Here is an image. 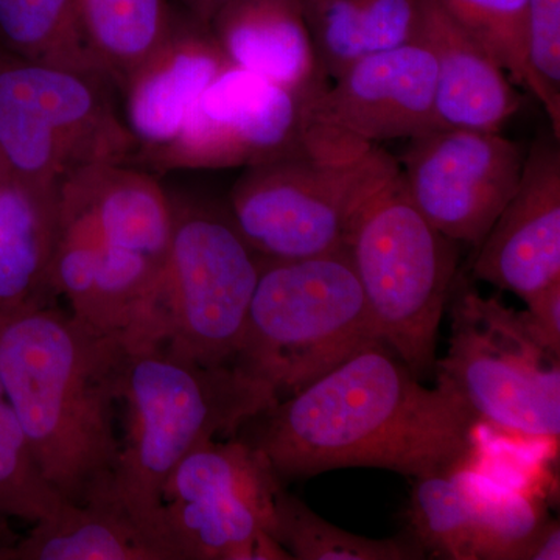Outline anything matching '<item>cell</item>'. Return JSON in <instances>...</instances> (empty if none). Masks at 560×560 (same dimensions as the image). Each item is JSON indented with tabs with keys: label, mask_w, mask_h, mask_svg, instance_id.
Segmentation results:
<instances>
[{
	"label": "cell",
	"mask_w": 560,
	"mask_h": 560,
	"mask_svg": "<svg viewBox=\"0 0 560 560\" xmlns=\"http://www.w3.org/2000/svg\"><path fill=\"white\" fill-rule=\"evenodd\" d=\"M474 420L463 401L441 386L425 388L377 341L242 429L280 481L348 467L420 478L467 455Z\"/></svg>",
	"instance_id": "1"
},
{
	"label": "cell",
	"mask_w": 560,
	"mask_h": 560,
	"mask_svg": "<svg viewBox=\"0 0 560 560\" xmlns=\"http://www.w3.org/2000/svg\"><path fill=\"white\" fill-rule=\"evenodd\" d=\"M128 342L51 304L0 315V382L44 480L66 503L108 495Z\"/></svg>",
	"instance_id": "2"
},
{
	"label": "cell",
	"mask_w": 560,
	"mask_h": 560,
	"mask_svg": "<svg viewBox=\"0 0 560 560\" xmlns=\"http://www.w3.org/2000/svg\"><path fill=\"white\" fill-rule=\"evenodd\" d=\"M278 400L270 383L235 364H201L156 342H128L120 397L127 431L103 500L143 521L167 523L162 490L180 460Z\"/></svg>",
	"instance_id": "3"
},
{
	"label": "cell",
	"mask_w": 560,
	"mask_h": 560,
	"mask_svg": "<svg viewBox=\"0 0 560 560\" xmlns=\"http://www.w3.org/2000/svg\"><path fill=\"white\" fill-rule=\"evenodd\" d=\"M397 172L381 145L305 128L296 149L245 167L228 209L264 259L323 256L345 249L357 213Z\"/></svg>",
	"instance_id": "4"
},
{
	"label": "cell",
	"mask_w": 560,
	"mask_h": 560,
	"mask_svg": "<svg viewBox=\"0 0 560 560\" xmlns=\"http://www.w3.org/2000/svg\"><path fill=\"white\" fill-rule=\"evenodd\" d=\"M381 341L363 289L340 249L307 259L260 257L235 366L293 396Z\"/></svg>",
	"instance_id": "5"
},
{
	"label": "cell",
	"mask_w": 560,
	"mask_h": 560,
	"mask_svg": "<svg viewBox=\"0 0 560 560\" xmlns=\"http://www.w3.org/2000/svg\"><path fill=\"white\" fill-rule=\"evenodd\" d=\"M117 92L98 70L28 61L0 49V160L57 197L86 168L135 164L138 143Z\"/></svg>",
	"instance_id": "6"
},
{
	"label": "cell",
	"mask_w": 560,
	"mask_h": 560,
	"mask_svg": "<svg viewBox=\"0 0 560 560\" xmlns=\"http://www.w3.org/2000/svg\"><path fill=\"white\" fill-rule=\"evenodd\" d=\"M345 248L378 340L419 381L427 377L436 364L438 331L455 287L458 248L412 205L400 167L357 213Z\"/></svg>",
	"instance_id": "7"
},
{
	"label": "cell",
	"mask_w": 560,
	"mask_h": 560,
	"mask_svg": "<svg viewBox=\"0 0 560 560\" xmlns=\"http://www.w3.org/2000/svg\"><path fill=\"white\" fill-rule=\"evenodd\" d=\"M171 248L145 327L128 341L156 342L201 364H232L245 331L260 256L230 209L175 201Z\"/></svg>",
	"instance_id": "8"
},
{
	"label": "cell",
	"mask_w": 560,
	"mask_h": 560,
	"mask_svg": "<svg viewBox=\"0 0 560 560\" xmlns=\"http://www.w3.org/2000/svg\"><path fill=\"white\" fill-rule=\"evenodd\" d=\"M438 385L463 401L474 419L530 438L560 433V353L539 337L528 313L463 287L452 305Z\"/></svg>",
	"instance_id": "9"
},
{
	"label": "cell",
	"mask_w": 560,
	"mask_h": 560,
	"mask_svg": "<svg viewBox=\"0 0 560 560\" xmlns=\"http://www.w3.org/2000/svg\"><path fill=\"white\" fill-rule=\"evenodd\" d=\"M282 481L243 440L205 442L162 490V510L184 560H291L278 540Z\"/></svg>",
	"instance_id": "10"
},
{
	"label": "cell",
	"mask_w": 560,
	"mask_h": 560,
	"mask_svg": "<svg viewBox=\"0 0 560 560\" xmlns=\"http://www.w3.org/2000/svg\"><path fill=\"white\" fill-rule=\"evenodd\" d=\"M525 158L500 131L438 128L410 139L400 178L441 234L477 249L517 189Z\"/></svg>",
	"instance_id": "11"
},
{
	"label": "cell",
	"mask_w": 560,
	"mask_h": 560,
	"mask_svg": "<svg viewBox=\"0 0 560 560\" xmlns=\"http://www.w3.org/2000/svg\"><path fill=\"white\" fill-rule=\"evenodd\" d=\"M308 97L228 66L191 106L176 138L142 162L168 172L249 167L275 160L304 138Z\"/></svg>",
	"instance_id": "12"
},
{
	"label": "cell",
	"mask_w": 560,
	"mask_h": 560,
	"mask_svg": "<svg viewBox=\"0 0 560 560\" xmlns=\"http://www.w3.org/2000/svg\"><path fill=\"white\" fill-rule=\"evenodd\" d=\"M436 65L423 40L353 62L307 98L305 128L378 145L436 130Z\"/></svg>",
	"instance_id": "13"
},
{
	"label": "cell",
	"mask_w": 560,
	"mask_h": 560,
	"mask_svg": "<svg viewBox=\"0 0 560 560\" xmlns=\"http://www.w3.org/2000/svg\"><path fill=\"white\" fill-rule=\"evenodd\" d=\"M471 261L475 278L523 301L560 280L559 139L526 151L521 183Z\"/></svg>",
	"instance_id": "14"
},
{
	"label": "cell",
	"mask_w": 560,
	"mask_h": 560,
	"mask_svg": "<svg viewBox=\"0 0 560 560\" xmlns=\"http://www.w3.org/2000/svg\"><path fill=\"white\" fill-rule=\"evenodd\" d=\"M175 206L160 180L132 164H102L69 179L60 190V224L103 249L165 265Z\"/></svg>",
	"instance_id": "15"
},
{
	"label": "cell",
	"mask_w": 560,
	"mask_h": 560,
	"mask_svg": "<svg viewBox=\"0 0 560 560\" xmlns=\"http://www.w3.org/2000/svg\"><path fill=\"white\" fill-rule=\"evenodd\" d=\"M228 66L208 25L176 13L171 35L119 91L125 124L138 143L135 164L176 138L191 106Z\"/></svg>",
	"instance_id": "16"
},
{
	"label": "cell",
	"mask_w": 560,
	"mask_h": 560,
	"mask_svg": "<svg viewBox=\"0 0 560 560\" xmlns=\"http://www.w3.org/2000/svg\"><path fill=\"white\" fill-rule=\"evenodd\" d=\"M420 40L436 65V130L501 131L518 113L522 95L506 70L438 0H423Z\"/></svg>",
	"instance_id": "17"
},
{
	"label": "cell",
	"mask_w": 560,
	"mask_h": 560,
	"mask_svg": "<svg viewBox=\"0 0 560 560\" xmlns=\"http://www.w3.org/2000/svg\"><path fill=\"white\" fill-rule=\"evenodd\" d=\"M7 560H184L167 523L139 518L130 511L97 500L62 501L50 517L33 523L14 541Z\"/></svg>",
	"instance_id": "18"
},
{
	"label": "cell",
	"mask_w": 560,
	"mask_h": 560,
	"mask_svg": "<svg viewBox=\"0 0 560 560\" xmlns=\"http://www.w3.org/2000/svg\"><path fill=\"white\" fill-rule=\"evenodd\" d=\"M235 68L313 95L329 84L320 72L301 0H237L209 24Z\"/></svg>",
	"instance_id": "19"
},
{
	"label": "cell",
	"mask_w": 560,
	"mask_h": 560,
	"mask_svg": "<svg viewBox=\"0 0 560 560\" xmlns=\"http://www.w3.org/2000/svg\"><path fill=\"white\" fill-rule=\"evenodd\" d=\"M60 197L36 189L0 160V315L51 304Z\"/></svg>",
	"instance_id": "20"
},
{
	"label": "cell",
	"mask_w": 560,
	"mask_h": 560,
	"mask_svg": "<svg viewBox=\"0 0 560 560\" xmlns=\"http://www.w3.org/2000/svg\"><path fill=\"white\" fill-rule=\"evenodd\" d=\"M320 72L340 77L353 62L420 39L423 0H301Z\"/></svg>",
	"instance_id": "21"
},
{
	"label": "cell",
	"mask_w": 560,
	"mask_h": 560,
	"mask_svg": "<svg viewBox=\"0 0 560 560\" xmlns=\"http://www.w3.org/2000/svg\"><path fill=\"white\" fill-rule=\"evenodd\" d=\"M84 46L92 61L124 86L167 36L176 10L171 0H77Z\"/></svg>",
	"instance_id": "22"
},
{
	"label": "cell",
	"mask_w": 560,
	"mask_h": 560,
	"mask_svg": "<svg viewBox=\"0 0 560 560\" xmlns=\"http://www.w3.org/2000/svg\"><path fill=\"white\" fill-rule=\"evenodd\" d=\"M0 49L28 61L102 72L84 46L77 0H0Z\"/></svg>",
	"instance_id": "23"
},
{
	"label": "cell",
	"mask_w": 560,
	"mask_h": 560,
	"mask_svg": "<svg viewBox=\"0 0 560 560\" xmlns=\"http://www.w3.org/2000/svg\"><path fill=\"white\" fill-rule=\"evenodd\" d=\"M471 504L474 560H528L548 522L529 493L501 486L475 471H460Z\"/></svg>",
	"instance_id": "24"
},
{
	"label": "cell",
	"mask_w": 560,
	"mask_h": 560,
	"mask_svg": "<svg viewBox=\"0 0 560 560\" xmlns=\"http://www.w3.org/2000/svg\"><path fill=\"white\" fill-rule=\"evenodd\" d=\"M275 539L296 560H418L425 558L415 536L370 539L338 528L298 497L280 490Z\"/></svg>",
	"instance_id": "25"
},
{
	"label": "cell",
	"mask_w": 560,
	"mask_h": 560,
	"mask_svg": "<svg viewBox=\"0 0 560 560\" xmlns=\"http://www.w3.org/2000/svg\"><path fill=\"white\" fill-rule=\"evenodd\" d=\"M412 536L423 551L452 560H474L471 504L460 471L416 478L411 490Z\"/></svg>",
	"instance_id": "26"
},
{
	"label": "cell",
	"mask_w": 560,
	"mask_h": 560,
	"mask_svg": "<svg viewBox=\"0 0 560 560\" xmlns=\"http://www.w3.org/2000/svg\"><path fill=\"white\" fill-rule=\"evenodd\" d=\"M62 500L47 485L0 382V536H10V522L36 523L58 511Z\"/></svg>",
	"instance_id": "27"
},
{
	"label": "cell",
	"mask_w": 560,
	"mask_h": 560,
	"mask_svg": "<svg viewBox=\"0 0 560 560\" xmlns=\"http://www.w3.org/2000/svg\"><path fill=\"white\" fill-rule=\"evenodd\" d=\"M489 51L514 84L528 91L526 0H438Z\"/></svg>",
	"instance_id": "28"
},
{
	"label": "cell",
	"mask_w": 560,
	"mask_h": 560,
	"mask_svg": "<svg viewBox=\"0 0 560 560\" xmlns=\"http://www.w3.org/2000/svg\"><path fill=\"white\" fill-rule=\"evenodd\" d=\"M525 44L528 91L560 139V0H526Z\"/></svg>",
	"instance_id": "29"
},
{
	"label": "cell",
	"mask_w": 560,
	"mask_h": 560,
	"mask_svg": "<svg viewBox=\"0 0 560 560\" xmlns=\"http://www.w3.org/2000/svg\"><path fill=\"white\" fill-rule=\"evenodd\" d=\"M530 323L545 345L560 353V280L525 301Z\"/></svg>",
	"instance_id": "30"
},
{
	"label": "cell",
	"mask_w": 560,
	"mask_h": 560,
	"mask_svg": "<svg viewBox=\"0 0 560 560\" xmlns=\"http://www.w3.org/2000/svg\"><path fill=\"white\" fill-rule=\"evenodd\" d=\"M560 528L558 521H548L530 548L528 560H559Z\"/></svg>",
	"instance_id": "31"
},
{
	"label": "cell",
	"mask_w": 560,
	"mask_h": 560,
	"mask_svg": "<svg viewBox=\"0 0 560 560\" xmlns=\"http://www.w3.org/2000/svg\"><path fill=\"white\" fill-rule=\"evenodd\" d=\"M178 2L184 13L209 27L210 22L224 7L237 0H178Z\"/></svg>",
	"instance_id": "32"
},
{
	"label": "cell",
	"mask_w": 560,
	"mask_h": 560,
	"mask_svg": "<svg viewBox=\"0 0 560 560\" xmlns=\"http://www.w3.org/2000/svg\"><path fill=\"white\" fill-rule=\"evenodd\" d=\"M16 540L7 539V537L0 536V560H7L11 545Z\"/></svg>",
	"instance_id": "33"
}]
</instances>
